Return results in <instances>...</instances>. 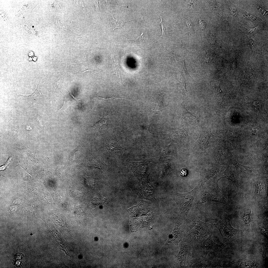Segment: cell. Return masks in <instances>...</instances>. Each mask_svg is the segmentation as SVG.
<instances>
[{
	"label": "cell",
	"mask_w": 268,
	"mask_h": 268,
	"mask_svg": "<svg viewBox=\"0 0 268 268\" xmlns=\"http://www.w3.org/2000/svg\"><path fill=\"white\" fill-rule=\"evenodd\" d=\"M213 224L202 222L192 213L187 215L185 222L184 231L193 239L194 248H199L201 240L206 233L213 229Z\"/></svg>",
	"instance_id": "cell-1"
},
{
	"label": "cell",
	"mask_w": 268,
	"mask_h": 268,
	"mask_svg": "<svg viewBox=\"0 0 268 268\" xmlns=\"http://www.w3.org/2000/svg\"><path fill=\"white\" fill-rule=\"evenodd\" d=\"M199 185L193 189L184 193L175 192H171V197L176 203L180 211V215L186 220L187 216L192 208L196 204L195 198Z\"/></svg>",
	"instance_id": "cell-2"
},
{
	"label": "cell",
	"mask_w": 268,
	"mask_h": 268,
	"mask_svg": "<svg viewBox=\"0 0 268 268\" xmlns=\"http://www.w3.org/2000/svg\"><path fill=\"white\" fill-rule=\"evenodd\" d=\"M198 185L199 188L195 198L196 204L207 201H214L230 206L224 199L223 195L219 194L204 185Z\"/></svg>",
	"instance_id": "cell-3"
},
{
	"label": "cell",
	"mask_w": 268,
	"mask_h": 268,
	"mask_svg": "<svg viewBox=\"0 0 268 268\" xmlns=\"http://www.w3.org/2000/svg\"><path fill=\"white\" fill-rule=\"evenodd\" d=\"M230 219L227 215L224 214L219 219L218 222L213 224L219 231L222 236L224 244H227L235 236L239 231L233 228L230 223Z\"/></svg>",
	"instance_id": "cell-4"
},
{
	"label": "cell",
	"mask_w": 268,
	"mask_h": 268,
	"mask_svg": "<svg viewBox=\"0 0 268 268\" xmlns=\"http://www.w3.org/2000/svg\"><path fill=\"white\" fill-rule=\"evenodd\" d=\"M198 127L200 130V135L197 141L194 143L190 150L193 152H196L200 154L204 153L207 154L206 150L209 147L208 145L209 138L215 136L212 134L211 129L210 127H204L198 125Z\"/></svg>",
	"instance_id": "cell-5"
},
{
	"label": "cell",
	"mask_w": 268,
	"mask_h": 268,
	"mask_svg": "<svg viewBox=\"0 0 268 268\" xmlns=\"http://www.w3.org/2000/svg\"><path fill=\"white\" fill-rule=\"evenodd\" d=\"M184 233V237L181 243L180 250L175 259L178 267L187 268L185 266L187 256L191 248L194 247V245L192 238L185 231Z\"/></svg>",
	"instance_id": "cell-6"
},
{
	"label": "cell",
	"mask_w": 268,
	"mask_h": 268,
	"mask_svg": "<svg viewBox=\"0 0 268 268\" xmlns=\"http://www.w3.org/2000/svg\"><path fill=\"white\" fill-rule=\"evenodd\" d=\"M158 184L156 183H151L147 178L141 181L137 187V191L140 197L152 201H155V190Z\"/></svg>",
	"instance_id": "cell-7"
},
{
	"label": "cell",
	"mask_w": 268,
	"mask_h": 268,
	"mask_svg": "<svg viewBox=\"0 0 268 268\" xmlns=\"http://www.w3.org/2000/svg\"><path fill=\"white\" fill-rule=\"evenodd\" d=\"M185 220L180 215L175 220L174 227L170 235L168 244L170 247H175L182 240V233L185 230Z\"/></svg>",
	"instance_id": "cell-8"
},
{
	"label": "cell",
	"mask_w": 268,
	"mask_h": 268,
	"mask_svg": "<svg viewBox=\"0 0 268 268\" xmlns=\"http://www.w3.org/2000/svg\"><path fill=\"white\" fill-rule=\"evenodd\" d=\"M212 230H209L206 233L202 238L200 244V247L203 249L206 258L211 250L214 249L218 246L213 241L212 237Z\"/></svg>",
	"instance_id": "cell-9"
},
{
	"label": "cell",
	"mask_w": 268,
	"mask_h": 268,
	"mask_svg": "<svg viewBox=\"0 0 268 268\" xmlns=\"http://www.w3.org/2000/svg\"><path fill=\"white\" fill-rule=\"evenodd\" d=\"M224 165L220 164L219 166H214V168L211 169L204 168L200 172L201 178L199 185L202 186L209 179L217 174L222 172Z\"/></svg>",
	"instance_id": "cell-10"
},
{
	"label": "cell",
	"mask_w": 268,
	"mask_h": 268,
	"mask_svg": "<svg viewBox=\"0 0 268 268\" xmlns=\"http://www.w3.org/2000/svg\"><path fill=\"white\" fill-rule=\"evenodd\" d=\"M200 247L198 248L194 247V251L190 261L186 266L187 268H190L193 263L197 264L200 268H206L207 265L206 262L207 261L206 258L203 255V252L199 251Z\"/></svg>",
	"instance_id": "cell-11"
},
{
	"label": "cell",
	"mask_w": 268,
	"mask_h": 268,
	"mask_svg": "<svg viewBox=\"0 0 268 268\" xmlns=\"http://www.w3.org/2000/svg\"><path fill=\"white\" fill-rule=\"evenodd\" d=\"M143 217L139 219H132L130 223L131 231V232H135L144 227L150 228L152 221H153V217Z\"/></svg>",
	"instance_id": "cell-12"
},
{
	"label": "cell",
	"mask_w": 268,
	"mask_h": 268,
	"mask_svg": "<svg viewBox=\"0 0 268 268\" xmlns=\"http://www.w3.org/2000/svg\"><path fill=\"white\" fill-rule=\"evenodd\" d=\"M181 124L185 123L196 126V121L200 118L194 113L188 111L184 105H183L181 108Z\"/></svg>",
	"instance_id": "cell-13"
},
{
	"label": "cell",
	"mask_w": 268,
	"mask_h": 268,
	"mask_svg": "<svg viewBox=\"0 0 268 268\" xmlns=\"http://www.w3.org/2000/svg\"><path fill=\"white\" fill-rule=\"evenodd\" d=\"M170 55L173 56L177 62V64L181 68V70L185 76L187 81L192 83H197L195 81L189 74L185 66L184 61L183 58L179 55L174 54L170 52L167 50Z\"/></svg>",
	"instance_id": "cell-14"
},
{
	"label": "cell",
	"mask_w": 268,
	"mask_h": 268,
	"mask_svg": "<svg viewBox=\"0 0 268 268\" xmlns=\"http://www.w3.org/2000/svg\"><path fill=\"white\" fill-rule=\"evenodd\" d=\"M221 173L217 174L209 179L203 185L219 194L223 195V191L219 188L218 185V181L221 179L220 174Z\"/></svg>",
	"instance_id": "cell-15"
},
{
	"label": "cell",
	"mask_w": 268,
	"mask_h": 268,
	"mask_svg": "<svg viewBox=\"0 0 268 268\" xmlns=\"http://www.w3.org/2000/svg\"><path fill=\"white\" fill-rule=\"evenodd\" d=\"M230 158L232 163L235 167L237 171L240 175L246 176L252 173V170L250 167L239 163L233 157H230Z\"/></svg>",
	"instance_id": "cell-16"
},
{
	"label": "cell",
	"mask_w": 268,
	"mask_h": 268,
	"mask_svg": "<svg viewBox=\"0 0 268 268\" xmlns=\"http://www.w3.org/2000/svg\"><path fill=\"white\" fill-rule=\"evenodd\" d=\"M231 167V165L229 163V165L225 170L223 172L221 173L220 174L221 179H226L233 182L237 187V193L239 189L242 188V186L239 185L236 181L233 172L232 168Z\"/></svg>",
	"instance_id": "cell-17"
},
{
	"label": "cell",
	"mask_w": 268,
	"mask_h": 268,
	"mask_svg": "<svg viewBox=\"0 0 268 268\" xmlns=\"http://www.w3.org/2000/svg\"><path fill=\"white\" fill-rule=\"evenodd\" d=\"M95 95L91 97V103L93 105V106H94V107L100 103L106 101H112L116 99L119 98H123L127 99L130 100H133L132 99L128 98L116 96H114V95L112 96V97L108 98L101 97L98 96L96 93H95Z\"/></svg>",
	"instance_id": "cell-18"
},
{
	"label": "cell",
	"mask_w": 268,
	"mask_h": 268,
	"mask_svg": "<svg viewBox=\"0 0 268 268\" xmlns=\"http://www.w3.org/2000/svg\"><path fill=\"white\" fill-rule=\"evenodd\" d=\"M69 91L70 97H64V101L63 106L57 110L59 112H62L68 106L78 104L79 102L84 101L76 99L72 95L70 90Z\"/></svg>",
	"instance_id": "cell-19"
},
{
	"label": "cell",
	"mask_w": 268,
	"mask_h": 268,
	"mask_svg": "<svg viewBox=\"0 0 268 268\" xmlns=\"http://www.w3.org/2000/svg\"><path fill=\"white\" fill-rule=\"evenodd\" d=\"M109 117L107 114H104L100 120L94 125L90 127L94 131H101L107 129L109 122Z\"/></svg>",
	"instance_id": "cell-20"
},
{
	"label": "cell",
	"mask_w": 268,
	"mask_h": 268,
	"mask_svg": "<svg viewBox=\"0 0 268 268\" xmlns=\"http://www.w3.org/2000/svg\"><path fill=\"white\" fill-rule=\"evenodd\" d=\"M227 148L223 143H217L214 152V166L220 165L219 162L223 153Z\"/></svg>",
	"instance_id": "cell-21"
},
{
	"label": "cell",
	"mask_w": 268,
	"mask_h": 268,
	"mask_svg": "<svg viewBox=\"0 0 268 268\" xmlns=\"http://www.w3.org/2000/svg\"><path fill=\"white\" fill-rule=\"evenodd\" d=\"M158 103L152 102L149 104L147 107L149 116V123H150L153 116L158 114L161 110V107Z\"/></svg>",
	"instance_id": "cell-22"
},
{
	"label": "cell",
	"mask_w": 268,
	"mask_h": 268,
	"mask_svg": "<svg viewBox=\"0 0 268 268\" xmlns=\"http://www.w3.org/2000/svg\"><path fill=\"white\" fill-rule=\"evenodd\" d=\"M107 146L109 150L115 152L125 150L120 146L116 138H112L110 139L107 143Z\"/></svg>",
	"instance_id": "cell-23"
},
{
	"label": "cell",
	"mask_w": 268,
	"mask_h": 268,
	"mask_svg": "<svg viewBox=\"0 0 268 268\" xmlns=\"http://www.w3.org/2000/svg\"><path fill=\"white\" fill-rule=\"evenodd\" d=\"M224 75L220 77L213 78L211 81V84L212 85L215 89V92L214 98L222 93L223 91L220 88L221 81Z\"/></svg>",
	"instance_id": "cell-24"
},
{
	"label": "cell",
	"mask_w": 268,
	"mask_h": 268,
	"mask_svg": "<svg viewBox=\"0 0 268 268\" xmlns=\"http://www.w3.org/2000/svg\"><path fill=\"white\" fill-rule=\"evenodd\" d=\"M251 210L250 208L244 209L240 214V217L246 225H248L250 223Z\"/></svg>",
	"instance_id": "cell-25"
},
{
	"label": "cell",
	"mask_w": 268,
	"mask_h": 268,
	"mask_svg": "<svg viewBox=\"0 0 268 268\" xmlns=\"http://www.w3.org/2000/svg\"><path fill=\"white\" fill-rule=\"evenodd\" d=\"M147 31L146 30L142 32L140 35L135 39L131 41L138 44H143L146 43L148 40Z\"/></svg>",
	"instance_id": "cell-26"
},
{
	"label": "cell",
	"mask_w": 268,
	"mask_h": 268,
	"mask_svg": "<svg viewBox=\"0 0 268 268\" xmlns=\"http://www.w3.org/2000/svg\"><path fill=\"white\" fill-rule=\"evenodd\" d=\"M81 149H80L79 147H78L74 150L70 155L69 163L70 164L75 163L81 156Z\"/></svg>",
	"instance_id": "cell-27"
},
{
	"label": "cell",
	"mask_w": 268,
	"mask_h": 268,
	"mask_svg": "<svg viewBox=\"0 0 268 268\" xmlns=\"http://www.w3.org/2000/svg\"><path fill=\"white\" fill-rule=\"evenodd\" d=\"M221 133L225 136L229 138H236L239 136L238 133L234 130L230 129H225L221 131Z\"/></svg>",
	"instance_id": "cell-28"
},
{
	"label": "cell",
	"mask_w": 268,
	"mask_h": 268,
	"mask_svg": "<svg viewBox=\"0 0 268 268\" xmlns=\"http://www.w3.org/2000/svg\"><path fill=\"white\" fill-rule=\"evenodd\" d=\"M264 103L262 101H256L253 102L252 105L254 108L260 112L267 114L264 106Z\"/></svg>",
	"instance_id": "cell-29"
},
{
	"label": "cell",
	"mask_w": 268,
	"mask_h": 268,
	"mask_svg": "<svg viewBox=\"0 0 268 268\" xmlns=\"http://www.w3.org/2000/svg\"><path fill=\"white\" fill-rule=\"evenodd\" d=\"M237 115V113L235 110L232 108H231L225 113L224 120L234 118Z\"/></svg>",
	"instance_id": "cell-30"
},
{
	"label": "cell",
	"mask_w": 268,
	"mask_h": 268,
	"mask_svg": "<svg viewBox=\"0 0 268 268\" xmlns=\"http://www.w3.org/2000/svg\"><path fill=\"white\" fill-rule=\"evenodd\" d=\"M109 21L111 27H112L113 29V30L114 29L116 28L121 27H123V23H120L122 21H119L113 18V15L112 17H111L110 18Z\"/></svg>",
	"instance_id": "cell-31"
},
{
	"label": "cell",
	"mask_w": 268,
	"mask_h": 268,
	"mask_svg": "<svg viewBox=\"0 0 268 268\" xmlns=\"http://www.w3.org/2000/svg\"><path fill=\"white\" fill-rule=\"evenodd\" d=\"M255 263L251 261H241L239 263H238L237 266L241 268H249L254 267L255 265Z\"/></svg>",
	"instance_id": "cell-32"
},
{
	"label": "cell",
	"mask_w": 268,
	"mask_h": 268,
	"mask_svg": "<svg viewBox=\"0 0 268 268\" xmlns=\"http://www.w3.org/2000/svg\"><path fill=\"white\" fill-rule=\"evenodd\" d=\"M250 130L251 133L255 135H261V130L258 127H252L250 128Z\"/></svg>",
	"instance_id": "cell-33"
},
{
	"label": "cell",
	"mask_w": 268,
	"mask_h": 268,
	"mask_svg": "<svg viewBox=\"0 0 268 268\" xmlns=\"http://www.w3.org/2000/svg\"><path fill=\"white\" fill-rule=\"evenodd\" d=\"M71 193L73 197L76 198H80L82 196L81 193L75 189H72L71 190Z\"/></svg>",
	"instance_id": "cell-34"
},
{
	"label": "cell",
	"mask_w": 268,
	"mask_h": 268,
	"mask_svg": "<svg viewBox=\"0 0 268 268\" xmlns=\"http://www.w3.org/2000/svg\"><path fill=\"white\" fill-rule=\"evenodd\" d=\"M188 173V171L187 169L185 168H181L179 171V174L180 175L183 177L187 176Z\"/></svg>",
	"instance_id": "cell-35"
},
{
	"label": "cell",
	"mask_w": 268,
	"mask_h": 268,
	"mask_svg": "<svg viewBox=\"0 0 268 268\" xmlns=\"http://www.w3.org/2000/svg\"><path fill=\"white\" fill-rule=\"evenodd\" d=\"M185 23L187 28L189 29V30L191 31H193V26L191 22L189 20L186 19H185Z\"/></svg>",
	"instance_id": "cell-36"
},
{
	"label": "cell",
	"mask_w": 268,
	"mask_h": 268,
	"mask_svg": "<svg viewBox=\"0 0 268 268\" xmlns=\"http://www.w3.org/2000/svg\"><path fill=\"white\" fill-rule=\"evenodd\" d=\"M213 57L209 53H208L205 58L206 63H210Z\"/></svg>",
	"instance_id": "cell-37"
},
{
	"label": "cell",
	"mask_w": 268,
	"mask_h": 268,
	"mask_svg": "<svg viewBox=\"0 0 268 268\" xmlns=\"http://www.w3.org/2000/svg\"><path fill=\"white\" fill-rule=\"evenodd\" d=\"M199 25L200 27L202 30L205 28L206 26L205 22L201 19L199 21Z\"/></svg>",
	"instance_id": "cell-38"
},
{
	"label": "cell",
	"mask_w": 268,
	"mask_h": 268,
	"mask_svg": "<svg viewBox=\"0 0 268 268\" xmlns=\"http://www.w3.org/2000/svg\"><path fill=\"white\" fill-rule=\"evenodd\" d=\"M245 11V15L247 16V17L251 18L253 20H255L256 18V17L254 15L252 14L249 13L247 12H246Z\"/></svg>",
	"instance_id": "cell-39"
},
{
	"label": "cell",
	"mask_w": 268,
	"mask_h": 268,
	"mask_svg": "<svg viewBox=\"0 0 268 268\" xmlns=\"http://www.w3.org/2000/svg\"><path fill=\"white\" fill-rule=\"evenodd\" d=\"M248 41L249 42V46L251 50L252 51H253L252 46L254 44V40L253 39H250L248 38Z\"/></svg>",
	"instance_id": "cell-40"
},
{
	"label": "cell",
	"mask_w": 268,
	"mask_h": 268,
	"mask_svg": "<svg viewBox=\"0 0 268 268\" xmlns=\"http://www.w3.org/2000/svg\"><path fill=\"white\" fill-rule=\"evenodd\" d=\"M243 155L247 159L251 160L253 157L252 155L250 154L247 152H245L243 154Z\"/></svg>",
	"instance_id": "cell-41"
},
{
	"label": "cell",
	"mask_w": 268,
	"mask_h": 268,
	"mask_svg": "<svg viewBox=\"0 0 268 268\" xmlns=\"http://www.w3.org/2000/svg\"><path fill=\"white\" fill-rule=\"evenodd\" d=\"M230 11L231 14L235 16L237 14V11L236 9L234 8H231Z\"/></svg>",
	"instance_id": "cell-42"
},
{
	"label": "cell",
	"mask_w": 268,
	"mask_h": 268,
	"mask_svg": "<svg viewBox=\"0 0 268 268\" xmlns=\"http://www.w3.org/2000/svg\"><path fill=\"white\" fill-rule=\"evenodd\" d=\"M160 17L161 21L160 23V24L161 25V28L162 30V35H163L164 33L165 34V27L163 25V24H162V18L161 17H160Z\"/></svg>",
	"instance_id": "cell-43"
},
{
	"label": "cell",
	"mask_w": 268,
	"mask_h": 268,
	"mask_svg": "<svg viewBox=\"0 0 268 268\" xmlns=\"http://www.w3.org/2000/svg\"><path fill=\"white\" fill-rule=\"evenodd\" d=\"M257 27V26L252 28H250L247 29V32L249 33H251L252 32H253L256 29Z\"/></svg>",
	"instance_id": "cell-44"
},
{
	"label": "cell",
	"mask_w": 268,
	"mask_h": 268,
	"mask_svg": "<svg viewBox=\"0 0 268 268\" xmlns=\"http://www.w3.org/2000/svg\"><path fill=\"white\" fill-rule=\"evenodd\" d=\"M98 0H97V1L95 0V1H94V3H95V7H96V8L97 9V10H98V9H99V7L98 6Z\"/></svg>",
	"instance_id": "cell-45"
},
{
	"label": "cell",
	"mask_w": 268,
	"mask_h": 268,
	"mask_svg": "<svg viewBox=\"0 0 268 268\" xmlns=\"http://www.w3.org/2000/svg\"><path fill=\"white\" fill-rule=\"evenodd\" d=\"M118 80L124 86V85H123V84L122 83V81H121V80L120 74L119 73H118Z\"/></svg>",
	"instance_id": "cell-46"
},
{
	"label": "cell",
	"mask_w": 268,
	"mask_h": 268,
	"mask_svg": "<svg viewBox=\"0 0 268 268\" xmlns=\"http://www.w3.org/2000/svg\"><path fill=\"white\" fill-rule=\"evenodd\" d=\"M34 55V53L32 51H30L29 53V55L30 57H32Z\"/></svg>",
	"instance_id": "cell-47"
},
{
	"label": "cell",
	"mask_w": 268,
	"mask_h": 268,
	"mask_svg": "<svg viewBox=\"0 0 268 268\" xmlns=\"http://www.w3.org/2000/svg\"><path fill=\"white\" fill-rule=\"evenodd\" d=\"M33 60L34 61H35L37 59V58L35 57H33Z\"/></svg>",
	"instance_id": "cell-48"
},
{
	"label": "cell",
	"mask_w": 268,
	"mask_h": 268,
	"mask_svg": "<svg viewBox=\"0 0 268 268\" xmlns=\"http://www.w3.org/2000/svg\"><path fill=\"white\" fill-rule=\"evenodd\" d=\"M32 60V58L31 57H30L29 59V60L30 61H31Z\"/></svg>",
	"instance_id": "cell-49"
},
{
	"label": "cell",
	"mask_w": 268,
	"mask_h": 268,
	"mask_svg": "<svg viewBox=\"0 0 268 268\" xmlns=\"http://www.w3.org/2000/svg\"><path fill=\"white\" fill-rule=\"evenodd\" d=\"M30 235H32V233L31 234H30Z\"/></svg>",
	"instance_id": "cell-50"
}]
</instances>
